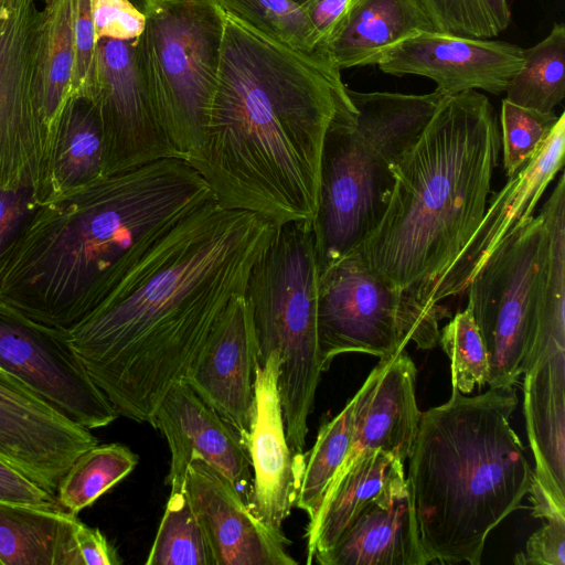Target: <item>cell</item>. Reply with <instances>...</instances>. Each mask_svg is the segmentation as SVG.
<instances>
[{
	"label": "cell",
	"mask_w": 565,
	"mask_h": 565,
	"mask_svg": "<svg viewBox=\"0 0 565 565\" xmlns=\"http://www.w3.org/2000/svg\"><path fill=\"white\" fill-rule=\"evenodd\" d=\"M276 225L214 196L164 234L111 296L68 331L118 416L150 424L212 329L244 294Z\"/></svg>",
	"instance_id": "cell-1"
},
{
	"label": "cell",
	"mask_w": 565,
	"mask_h": 565,
	"mask_svg": "<svg viewBox=\"0 0 565 565\" xmlns=\"http://www.w3.org/2000/svg\"><path fill=\"white\" fill-rule=\"evenodd\" d=\"M224 13L203 142L189 163L224 207L276 226L312 221L324 135L353 106L348 87L322 51L294 49Z\"/></svg>",
	"instance_id": "cell-2"
},
{
	"label": "cell",
	"mask_w": 565,
	"mask_h": 565,
	"mask_svg": "<svg viewBox=\"0 0 565 565\" xmlns=\"http://www.w3.org/2000/svg\"><path fill=\"white\" fill-rule=\"evenodd\" d=\"M213 196L181 158L46 194L0 259V305L68 332L181 218Z\"/></svg>",
	"instance_id": "cell-3"
},
{
	"label": "cell",
	"mask_w": 565,
	"mask_h": 565,
	"mask_svg": "<svg viewBox=\"0 0 565 565\" xmlns=\"http://www.w3.org/2000/svg\"><path fill=\"white\" fill-rule=\"evenodd\" d=\"M488 97L445 96L416 142L392 167L394 186L374 230L356 248L401 297L406 343L438 344L440 305L456 264L480 224L500 151Z\"/></svg>",
	"instance_id": "cell-4"
},
{
	"label": "cell",
	"mask_w": 565,
	"mask_h": 565,
	"mask_svg": "<svg viewBox=\"0 0 565 565\" xmlns=\"http://www.w3.org/2000/svg\"><path fill=\"white\" fill-rule=\"evenodd\" d=\"M518 403L515 385L452 388L422 412L406 481L428 563L479 565L490 532L522 508L533 470L510 425Z\"/></svg>",
	"instance_id": "cell-5"
},
{
	"label": "cell",
	"mask_w": 565,
	"mask_h": 565,
	"mask_svg": "<svg viewBox=\"0 0 565 565\" xmlns=\"http://www.w3.org/2000/svg\"><path fill=\"white\" fill-rule=\"evenodd\" d=\"M326 131L311 221L319 274L356 249L388 203L392 167L416 142L446 94L361 93Z\"/></svg>",
	"instance_id": "cell-6"
},
{
	"label": "cell",
	"mask_w": 565,
	"mask_h": 565,
	"mask_svg": "<svg viewBox=\"0 0 565 565\" xmlns=\"http://www.w3.org/2000/svg\"><path fill=\"white\" fill-rule=\"evenodd\" d=\"M319 269L311 221L277 225L244 289L259 350L280 360L279 393L287 440L303 452L308 417L326 371L318 332Z\"/></svg>",
	"instance_id": "cell-7"
},
{
	"label": "cell",
	"mask_w": 565,
	"mask_h": 565,
	"mask_svg": "<svg viewBox=\"0 0 565 565\" xmlns=\"http://www.w3.org/2000/svg\"><path fill=\"white\" fill-rule=\"evenodd\" d=\"M136 52L160 122L179 158L193 161L220 63L224 10L216 0H142Z\"/></svg>",
	"instance_id": "cell-8"
},
{
	"label": "cell",
	"mask_w": 565,
	"mask_h": 565,
	"mask_svg": "<svg viewBox=\"0 0 565 565\" xmlns=\"http://www.w3.org/2000/svg\"><path fill=\"white\" fill-rule=\"evenodd\" d=\"M548 252L543 216L512 232L471 277L468 306L484 344L489 387L515 385L533 338Z\"/></svg>",
	"instance_id": "cell-9"
},
{
	"label": "cell",
	"mask_w": 565,
	"mask_h": 565,
	"mask_svg": "<svg viewBox=\"0 0 565 565\" xmlns=\"http://www.w3.org/2000/svg\"><path fill=\"white\" fill-rule=\"evenodd\" d=\"M41 0H7L0 21V188L47 193L52 136L38 94Z\"/></svg>",
	"instance_id": "cell-10"
},
{
	"label": "cell",
	"mask_w": 565,
	"mask_h": 565,
	"mask_svg": "<svg viewBox=\"0 0 565 565\" xmlns=\"http://www.w3.org/2000/svg\"><path fill=\"white\" fill-rule=\"evenodd\" d=\"M318 332L326 370L342 353L388 358L405 349L398 291L358 249L319 274Z\"/></svg>",
	"instance_id": "cell-11"
},
{
	"label": "cell",
	"mask_w": 565,
	"mask_h": 565,
	"mask_svg": "<svg viewBox=\"0 0 565 565\" xmlns=\"http://www.w3.org/2000/svg\"><path fill=\"white\" fill-rule=\"evenodd\" d=\"M0 367L82 427H105L118 417L72 348L68 332L34 323L2 305Z\"/></svg>",
	"instance_id": "cell-12"
},
{
	"label": "cell",
	"mask_w": 565,
	"mask_h": 565,
	"mask_svg": "<svg viewBox=\"0 0 565 565\" xmlns=\"http://www.w3.org/2000/svg\"><path fill=\"white\" fill-rule=\"evenodd\" d=\"M105 136V174L179 158L156 111L135 40L102 39L92 99Z\"/></svg>",
	"instance_id": "cell-13"
},
{
	"label": "cell",
	"mask_w": 565,
	"mask_h": 565,
	"mask_svg": "<svg viewBox=\"0 0 565 565\" xmlns=\"http://www.w3.org/2000/svg\"><path fill=\"white\" fill-rule=\"evenodd\" d=\"M97 444L90 429L68 419L0 367L1 459L55 495L74 460Z\"/></svg>",
	"instance_id": "cell-14"
},
{
	"label": "cell",
	"mask_w": 565,
	"mask_h": 565,
	"mask_svg": "<svg viewBox=\"0 0 565 565\" xmlns=\"http://www.w3.org/2000/svg\"><path fill=\"white\" fill-rule=\"evenodd\" d=\"M523 64V49L504 41L419 32L384 51L379 68L392 75H420L439 92L482 89L499 95Z\"/></svg>",
	"instance_id": "cell-15"
},
{
	"label": "cell",
	"mask_w": 565,
	"mask_h": 565,
	"mask_svg": "<svg viewBox=\"0 0 565 565\" xmlns=\"http://www.w3.org/2000/svg\"><path fill=\"white\" fill-rule=\"evenodd\" d=\"M150 425L162 434L170 450L166 479L170 492L185 489L189 466L200 459L222 473L253 511V470L242 439L184 380L172 384Z\"/></svg>",
	"instance_id": "cell-16"
},
{
	"label": "cell",
	"mask_w": 565,
	"mask_h": 565,
	"mask_svg": "<svg viewBox=\"0 0 565 565\" xmlns=\"http://www.w3.org/2000/svg\"><path fill=\"white\" fill-rule=\"evenodd\" d=\"M258 343L241 295L216 322L183 380L242 439L245 448L255 408Z\"/></svg>",
	"instance_id": "cell-17"
},
{
	"label": "cell",
	"mask_w": 565,
	"mask_h": 565,
	"mask_svg": "<svg viewBox=\"0 0 565 565\" xmlns=\"http://www.w3.org/2000/svg\"><path fill=\"white\" fill-rule=\"evenodd\" d=\"M185 492L214 565H295L282 531L263 522L234 486L200 459L185 478Z\"/></svg>",
	"instance_id": "cell-18"
},
{
	"label": "cell",
	"mask_w": 565,
	"mask_h": 565,
	"mask_svg": "<svg viewBox=\"0 0 565 565\" xmlns=\"http://www.w3.org/2000/svg\"><path fill=\"white\" fill-rule=\"evenodd\" d=\"M280 360L270 352L257 366L255 408L246 451L254 483L253 512L270 527L282 531L294 508L305 454L288 444L279 393Z\"/></svg>",
	"instance_id": "cell-19"
},
{
	"label": "cell",
	"mask_w": 565,
	"mask_h": 565,
	"mask_svg": "<svg viewBox=\"0 0 565 565\" xmlns=\"http://www.w3.org/2000/svg\"><path fill=\"white\" fill-rule=\"evenodd\" d=\"M416 375L405 349L380 359L353 396L350 449L327 493L366 452L381 450L403 462L408 459L422 414L416 401Z\"/></svg>",
	"instance_id": "cell-20"
},
{
	"label": "cell",
	"mask_w": 565,
	"mask_h": 565,
	"mask_svg": "<svg viewBox=\"0 0 565 565\" xmlns=\"http://www.w3.org/2000/svg\"><path fill=\"white\" fill-rule=\"evenodd\" d=\"M565 114L537 152L488 202L483 217L463 248L450 277L446 298L466 291L471 277L499 245L533 216L536 204L564 167Z\"/></svg>",
	"instance_id": "cell-21"
},
{
	"label": "cell",
	"mask_w": 565,
	"mask_h": 565,
	"mask_svg": "<svg viewBox=\"0 0 565 565\" xmlns=\"http://www.w3.org/2000/svg\"><path fill=\"white\" fill-rule=\"evenodd\" d=\"M313 559L321 565H426L407 481L367 503L337 542Z\"/></svg>",
	"instance_id": "cell-22"
},
{
	"label": "cell",
	"mask_w": 565,
	"mask_h": 565,
	"mask_svg": "<svg viewBox=\"0 0 565 565\" xmlns=\"http://www.w3.org/2000/svg\"><path fill=\"white\" fill-rule=\"evenodd\" d=\"M429 31L436 30L420 0H349L318 50L340 71L375 65L387 49Z\"/></svg>",
	"instance_id": "cell-23"
},
{
	"label": "cell",
	"mask_w": 565,
	"mask_h": 565,
	"mask_svg": "<svg viewBox=\"0 0 565 565\" xmlns=\"http://www.w3.org/2000/svg\"><path fill=\"white\" fill-rule=\"evenodd\" d=\"M405 480L404 462L391 454L374 450L358 457L308 522L307 564L330 548L367 503Z\"/></svg>",
	"instance_id": "cell-24"
},
{
	"label": "cell",
	"mask_w": 565,
	"mask_h": 565,
	"mask_svg": "<svg viewBox=\"0 0 565 565\" xmlns=\"http://www.w3.org/2000/svg\"><path fill=\"white\" fill-rule=\"evenodd\" d=\"M75 514L57 507L0 501V563L82 565Z\"/></svg>",
	"instance_id": "cell-25"
},
{
	"label": "cell",
	"mask_w": 565,
	"mask_h": 565,
	"mask_svg": "<svg viewBox=\"0 0 565 565\" xmlns=\"http://www.w3.org/2000/svg\"><path fill=\"white\" fill-rule=\"evenodd\" d=\"M106 149L95 103L71 94L52 137L47 193L105 175Z\"/></svg>",
	"instance_id": "cell-26"
},
{
	"label": "cell",
	"mask_w": 565,
	"mask_h": 565,
	"mask_svg": "<svg viewBox=\"0 0 565 565\" xmlns=\"http://www.w3.org/2000/svg\"><path fill=\"white\" fill-rule=\"evenodd\" d=\"M36 41L41 111L51 136L71 95L74 66V0H42Z\"/></svg>",
	"instance_id": "cell-27"
},
{
	"label": "cell",
	"mask_w": 565,
	"mask_h": 565,
	"mask_svg": "<svg viewBox=\"0 0 565 565\" xmlns=\"http://www.w3.org/2000/svg\"><path fill=\"white\" fill-rule=\"evenodd\" d=\"M507 99L542 113L553 111L565 97V26L555 23L548 35L523 49V64L511 77Z\"/></svg>",
	"instance_id": "cell-28"
},
{
	"label": "cell",
	"mask_w": 565,
	"mask_h": 565,
	"mask_svg": "<svg viewBox=\"0 0 565 565\" xmlns=\"http://www.w3.org/2000/svg\"><path fill=\"white\" fill-rule=\"evenodd\" d=\"M138 460L122 444L93 446L81 454L61 478L55 493L58 504L77 515L127 477Z\"/></svg>",
	"instance_id": "cell-29"
},
{
	"label": "cell",
	"mask_w": 565,
	"mask_h": 565,
	"mask_svg": "<svg viewBox=\"0 0 565 565\" xmlns=\"http://www.w3.org/2000/svg\"><path fill=\"white\" fill-rule=\"evenodd\" d=\"M352 397L344 408L324 423L305 462L294 507L305 511L311 522L349 452L352 438Z\"/></svg>",
	"instance_id": "cell-30"
},
{
	"label": "cell",
	"mask_w": 565,
	"mask_h": 565,
	"mask_svg": "<svg viewBox=\"0 0 565 565\" xmlns=\"http://www.w3.org/2000/svg\"><path fill=\"white\" fill-rule=\"evenodd\" d=\"M147 565H214L185 489L170 492Z\"/></svg>",
	"instance_id": "cell-31"
},
{
	"label": "cell",
	"mask_w": 565,
	"mask_h": 565,
	"mask_svg": "<svg viewBox=\"0 0 565 565\" xmlns=\"http://www.w3.org/2000/svg\"><path fill=\"white\" fill-rule=\"evenodd\" d=\"M228 14L278 42L303 52L318 50L319 38L300 6L291 0H216Z\"/></svg>",
	"instance_id": "cell-32"
},
{
	"label": "cell",
	"mask_w": 565,
	"mask_h": 565,
	"mask_svg": "<svg viewBox=\"0 0 565 565\" xmlns=\"http://www.w3.org/2000/svg\"><path fill=\"white\" fill-rule=\"evenodd\" d=\"M435 30L466 38L492 39L511 21L508 0H420Z\"/></svg>",
	"instance_id": "cell-33"
},
{
	"label": "cell",
	"mask_w": 565,
	"mask_h": 565,
	"mask_svg": "<svg viewBox=\"0 0 565 565\" xmlns=\"http://www.w3.org/2000/svg\"><path fill=\"white\" fill-rule=\"evenodd\" d=\"M438 344L449 359L452 388L469 394L488 382V355L469 306L440 330Z\"/></svg>",
	"instance_id": "cell-34"
},
{
	"label": "cell",
	"mask_w": 565,
	"mask_h": 565,
	"mask_svg": "<svg viewBox=\"0 0 565 565\" xmlns=\"http://www.w3.org/2000/svg\"><path fill=\"white\" fill-rule=\"evenodd\" d=\"M558 120L554 111L542 113L507 99L501 105L503 167L515 174L541 148Z\"/></svg>",
	"instance_id": "cell-35"
},
{
	"label": "cell",
	"mask_w": 565,
	"mask_h": 565,
	"mask_svg": "<svg viewBox=\"0 0 565 565\" xmlns=\"http://www.w3.org/2000/svg\"><path fill=\"white\" fill-rule=\"evenodd\" d=\"M97 49L90 11V0H74V66L71 94L93 99L96 73Z\"/></svg>",
	"instance_id": "cell-36"
},
{
	"label": "cell",
	"mask_w": 565,
	"mask_h": 565,
	"mask_svg": "<svg viewBox=\"0 0 565 565\" xmlns=\"http://www.w3.org/2000/svg\"><path fill=\"white\" fill-rule=\"evenodd\" d=\"M96 40L134 41L145 29L146 17L129 0H90Z\"/></svg>",
	"instance_id": "cell-37"
},
{
	"label": "cell",
	"mask_w": 565,
	"mask_h": 565,
	"mask_svg": "<svg viewBox=\"0 0 565 565\" xmlns=\"http://www.w3.org/2000/svg\"><path fill=\"white\" fill-rule=\"evenodd\" d=\"M42 200L32 189L0 188V259L18 237Z\"/></svg>",
	"instance_id": "cell-38"
},
{
	"label": "cell",
	"mask_w": 565,
	"mask_h": 565,
	"mask_svg": "<svg viewBox=\"0 0 565 565\" xmlns=\"http://www.w3.org/2000/svg\"><path fill=\"white\" fill-rule=\"evenodd\" d=\"M519 565H565V519H548L534 532L525 550L515 554Z\"/></svg>",
	"instance_id": "cell-39"
},
{
	"label": "cell",
	"mask_w": 565,
	"mask_h": 565,
	"mask_svg": "<svg viewBox=\"0 0 565 565\" xmlns=\"http://www.w3.org/2000/svg\"><path fill=\"white\" fill-rule=\"evenodd\" d=\"M0 501L39 507L60 505L56 497L49 493L20 470L0 458Z\"/></svg>",
	"instance_id": "cell-40"
},
{
	"label": "cell",
	"mask_w": 565,
	"mask_h": 565,
	"mask_svg": "<svg viewBox=\"0 0 565 565\" xmlns=\"http://www.w3.org/2000/svg\"><path fill=\"white\" fill-rule=\"evenodd\" d=\"M75 542L82 565H119L122 563L116 548L97 527L78 521Z\"/></svg>",
	"instance_id": "cell-41"
},
{
	"label": "cell",
	"mask_w": 565,
	"mask_h": 565,
	"mask_svg": "<svg viewBox=\"0 0 565 565\" xmlns=\"http://www.w3.org/2000/svg\"><path fill=\"white\" fill-rule=\"evenodd\" d=\"M348 2L349 0H306L300 6L319 38V44L330 33Z\"/></svg>",
	"instance_id": "cell-42"
},
{
	"label": "cell",
	"mask_w": 565,
	"mask_h": 565,
	"mask_svg": "<svg viewBox=\"0 0 565 565\" xmlns=\"http://www.w3.org/2000/svg\"><path fill=\"white\" fill-rule=\"evenodd\" d=\"M7 0H0V21L2 20Z\"/></svg>",
	"instance_id": "cell-43"
},
{
	"label": "cell",
	"mask_w": 565,
	"mask_h": 565,
	"mask_svg": "<svg viewBox=\"0 0 565 565\" xmlns=\"http://www.w3.org/2000/svg\"><path fill=\"white\" fill-rule=\"evenodd\" d=\"M291 1H294L298 6H301L306 0H291Z\"/></svg>",
	"instance_id": "cell-44"
},
{
	"label": "cell",
	"mask_w": 565,
	"mask_h": 565,
	"mask_svg": "<svg viewBox=\"0 0 565 565\" xmlns=\"http://www.w3.org/2000/svg\"><path fill=\"white\" fill-rule=\"evenodd\" d=\"M1 564V563H0Z\"/></svg>",
	"instance_id": "cell-45"
}]
</instances>
